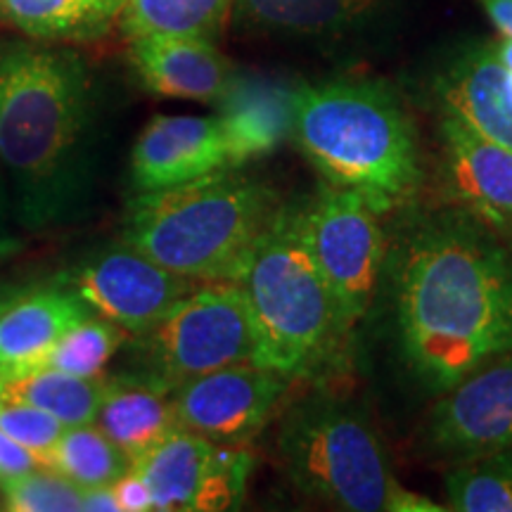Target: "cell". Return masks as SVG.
<instances>
[{"label": "cell", "mask_w": 512, "mask_h": 512, "mask_svg": "<svg viewBox=\"0 0 512 512\" xmlns=\"http://www.w3.org/2000/svg\"><path fill=\"white\" fill-rule=\"evenodd\" d=\"M392 278L403 358L427 392L512 354V247L484 221L451 211L418 223Z\"/></svg>", "instance_id": "1"}, {"label": "cell", "mask_w": 512, "mask_h": 512, "mask_svg": "<svg viewBox=\"0 0 512 512\" xmlns=\"http://www.w3.org/2000/svg\"><path fill=\"white\" fill-rule=\"evenodd\" d=\"M0 164L29 233L79 219L93 192V83L62 43L0 36Z\"/></svg>", "instance_id": "2"}, {"label": "cell", "mask_w": 512, "mask_h": 512, "mask_svg": "<svg viewBox=\"0 0 512 512\" xmlns=\"http://www.w3.org/2000/svg\"><path fill=\"white\" fill-rule=\"evenodd\" d=\"M292 140L325 183L358 192L380 216L413 200L422 183L413 124L382 81L299 86Z\"/></svg>", "instance_id": "3"}, {"label": "cell", "mask_w": 512, "mask_h": 512, "mask_svg": "<svg viewBox=\"0 0 512 512\" xmlns=\"http://www.w3.org/2000/svg\"><path fill=\"white\" fill-rule=\"evenodd\" d=\"M283 204L271 185L221 169L138 192L128 204L124 242L197 283H238Z\"/></svg>", "instance_id": "4"}, {"label": "cell", "mask_w": 512, "mask_h": 512, "mask_svg": "<svg viewBox=\"0 0 512 512\" xmlns=\"http://www.w3.org/2000/svg\"><path fill=\"white\" fill-rule=\"evenodd\" d=\"M254 335L252 363L299 382L342 347V325L304 235L302 204H283L238 278Z\"/></svg>", "instance_id": "5"}, {"label": "cell", "mask_w": 512, "mask_h": 512, "mask_svg": "<svg viewBox=\"0 0 512 512\" xmlns=\"http://www.w3.org/2000/svg\"><path fill=\"white\" fill-rule=\"evenodd\" d=\"M278 453L294 489L330 508L389 512L399 489L373 425L330 396L294 403L280 422Z\"/></svg>", "instance_id": "6"}, {"label": "cell", "mask_w": 512, "mask_h": 512, "mask_svg": "<svg viewBox=\"0 0 512 512\" xmlns=\"http://www.w3.org/2000/svg\"><path fill=\"white\" fill-rule=\"evenodd\" d=\"M140 377L176 392L181 384L254 356L245 292L235 280L202 283L136 344Z\"/></svg>", "instance_id": "7"}, {"label": "cell", "mask_w": 512, "mask_h": 512, "mask_svg": "<svg viewBox=\"0 0 512 512\" xmlns=\"http://www.w3.org/2000/svg\"><path fill=\"white\" fill-rule=\"evenodd\" d=\"M368 202L349 188L320 183L302 204L304 235L335 299L344 337L373 306L387 259V240Z\"/></svg>", "instance_id": "8"}, {"label": "cell", "mask_w": 512, "mask_h": 512, "mask_svg": "<svg viewBox=\"0 0 512 512\" xmlns=\"http://www.w3.org/2000/svg\"><path fill=\"white\" fill-rule=\"evenodd\" d=\"M131 467L143 475L155 510L219 512L242 503L254 458L245 446L178 427Z\"/></svg>", "instance_id": "9"}, {"label": "cell", "mask_w": 512, "mask_h": 512, "mask_svg": "<svg viewBox=\"0 0 512 512\" xmlns=\"http://www.w3.org/2000/svg\"><path fill=\"white\" fill-rule=\"evenodd\" d=\"M57 283L72 290L93 316L133 335L155 328L183 297L202 285L159 266L126 242L86 256L62 273Z\"/></svg>", "instance_id": "10"}, {"label": "cell", "mask_w": 512, "mask_h": 512, "mask_svg": "<svg viewBox=\"0 0 512 512\" xmlns=\"http://www.w3.org/2000/svg\"><path fill=\"white\" fill-rule=\"evenodd\" d=\"M290 384L292 380L252 361L219 368L176 389V422L181 430L221 444L247 446L278 411Z\"/></svg>", "instance_id": "11"}, {"label": "cell", "mask_w": 512, "mask_h": 512, "mask_svg": "<svg viewBox=\"0 0 512 512\" xmlns=\"http://www.w3.org/2000/svg\"><path fill=\"white\" fill-rule=\"evenodd\" d=\"M430 444L456 458L512 446V354L441 394L430 418Z\"/></svg>", "instance_id": "12"}, {"label": "cell", "mask_w": 512, "mask_h": 512, "mask_svg": "<svg viewBox=\"0 0 512 512\" xmlns=\"http://www.w3.org/2000/svg\"><path fill=\"white\" fill-rule=\"evenodd\" d=\"M221 169H230V164L216 117L157 114L147 121L131 150L136 192L174 188Z\"/></svg>", "instance_id": "13"}, {"label": "cell", "mask_w": 512, "mask_h": 512, "mask_svg": "<svg viewBox=\"0 0 512 512\" xmlns=\"http://www.w3.org/2000/svg\"><path fill=\"white\" fill-rule=\"evenodd\" d=\"M446 185L460 209L498 233H512V150L475 128L441 117Z\"/></svg>", "instance_id": "14"}, {"label": "cell", "mask_w": 512, "mask_h": 512, "mask_svg": "<svg viewBox=\"0 0 512 512\" xmlns=\"http://www.w3.org/2000/svg\"><path fill=\"white\" fill-rule=\"evenodd\" d=\"M297 91L283 79L235 72L216 102L230 169L268 157L292 138Z\"/></svg>", "instance_id": "15"}, {"label": "cell", "mask_w": 512, "mask_h": 512, "mask_svg": "<svg viewBox=\"0 0 512 512\" xmlns=\"http://www.w3.org/2000/svg\"><path fill=\"white\" fill-rule=\"evenodd\" d=\"M128 62L150 93L214 105L235 74L216 41L200 36L145 34L128 38Z\"/></svg>", "instance_id": "16"}, {"label": "cell", "mask_w": 512, "mask_h": 512, "mask_svg": "<svg viewBox=\"0 0 512 512\" xmlns=\"http://www.w3.org/2000/svg\"><path fill=\"white\" fill-rule=\"evenodd\" d=\"M88 316V306L60 283L29 287L0 313V382L46 368L57 342Z\"/></svg>", "instance_id": "17"}, {"label": "cell", "mask_w": 512, "mask_h": 512, "mask_svg": "<svg viewBox=\"0 0 512 512\" xmlns=\"http://www.w3.org/2000/svg\"><path fill=\"white\" fill-rule=\"evenodd\" d=\"M444 114L512 150V83L489 46H470L437 79Z\"/></svg>", "instance_id": "18"}, {"label": "cell", "mask_w": 512, "mask_h": 512, "mask_svg": "<svg viewBox=\"0 0 512 512\" xmlns=\"http://www.w3.org/2000/svg\"><path fill=\"white\" fill-rule=\"evenodd\" d=\"M95 425L117 444L131 463L178 430L174 394L145 377L107 380Z\"/></svg>", "instance_id": "19"}, {"label": "cell", "mask_w": 512, "mask_h": 512, "mask_svg": "<svg viewBox=\"0 0 512 512\" xmlns=\"http://www.w3.org/2000/svg\"><path fill=\"white\" fill-rule=\"evenodd\" d=\"M126 0H0V24L46 43H93L119 27Z\"/></svg>", "instance_id": "20"}, {"label": "cell", "mask_w": 512, "mask_h": 512, "mask_svg": "<svg viewBox=\"0 0 512 512\" xmlns=\"http://www.w3.org/2000/svg\"><path fill=\"white\" fill-rule=\"evenodd\" d=\"M380 0H233L242 27L271 36H330L363 19Z\"/></svg>", "instance_id": "21"}, {"label": "cell", "mask_w": 512, "mask_h": 512, "mask_svg": "<svg viewBox=\"0 0 512 512\" xmlns=\"http://www.w3.org/2000/svg\"><path fill=\"white\" fill-rule=\"evenodd\" d=\"M107 380L79 377L55 368H41L17 380L3 382L5 401L43 408L64 427L93 425L98 420Z\"/></svg>", "instance_id": "22"}, {"label": "cell", "mask_w": 512, "mask_h": 512, "mask_svg": "<svg viewBox=\"0 0 512 512\" xmlns=\"http://www.w3.org/2000/svg\"><path fill=\"white\" fill-rule=\"evenodd\" d=\"M233 0H126L119 17L121 34L200 36L216 41L226 29Z\"/></svg>", "instance_id": "23"}, {"label": "cell", "mask_w": 512, "mask_h": 512, "mask_svg": "<svg viewBox=\"0 0 512 512\" xmlns=\"http://www.w3.org/2000/svg\"><path fill=\"white\" fill-rule=\"evenodd\" d=\"M43 467L60 472L81 489H93V486H112L128 472L131 460L93 422V425L67 427L57 444L50 448Z\"/></svg>", "instance_id": "24"}, {"label": "cell", "mask_w": 512, "mask_h": 512, "mask_svg": "<svg viewBox=\"0 0 512 512\" xmlns=\"http://www.w3.org/2000/svg\"><path fill=\"white\" fill-rule=\"evenodd\" d=\"M444 486L448 510L512 512V446L458 458Z\"/></svg>", "instance_id": "25"}, {"label": "cell", "mask_w": 512, "mask_h": 512, "mask_svg": "<svg viewBox=\"0 0 512 512\" xmlns=\"http://www.w3.org/2000/svg\"><path fill=\"white\" fill-rule=\"evenodd\" d=\"M124 339V328L105 318L88 316L57 342L46 368L79 377H100L112 356L121 349Z\"/></svg>", "instance_id": "26"}, {"label": "cell", "mask_w": 512, "mask_h": 512, "mask_svg": "<svg viewBox=\"0 0 512 512\" xmlns=\"http://www.w3.org/2000/svg\"><path fill=\"white\" fill-rule=\"evenodd\" d=\"M0 494L3 510L10 512H81L83 501L81 486L48 467L0 479Z\"/></svg>", "instance_id": "27"}, {"label": "cell", "mask_w": 512, "mask_h": 512, "mask_svg": "<svg viewBox=\"0 0 512 512\" xmlns=\"http://www.w3.org/2000/svg\"><path fill=\"white\" fill-rule=\"evenodd\" d=\"M0 430L10 434L22 446H27L38 458V463L46 465L50 448L57 444V439L62 437L67 427L43 408L19 401H5L0 406Z\"/></svg>", "instance_id": "28"}, {"label": "cell", "mask_w": 512, "mask_h": 512, "mask_svg": "<svg viewBox=\"0 0 512 512\" xmlns=\"http://www.w3.org/2000/svg\"><path fill=\"white\" fill-rule=\"evenodd\" d=\"M114 496H117V503L121 512H147L155 510V503H152V494L147 489L143 475L133 467H128L117 482L112 484Z\"/></svg>", "instance_id": "29"}, {"label": "cell", "mask_w": 512, "mask_h": 512, "mask_svg": "<svg viewBox=\"0 0 512 512\" xmlns=\"http://www.w3.org/2000/svg\"><path fill=\"white\" fill-rule=\"evenodd\" d=\"M38 467L43 465L38 463V458L27 446H22L10 434L0 430V479L27 475V472L38 470Z\"/></svg>", "instance_id": "30"}, {"label": "cell", "mask_w": 512, "mask_h": 512, "mask_svg": "<svg viewBox=\"0 0 512 512\" xmlns=\"http://www.w3.org/2000/svg\"><path fill=\"white\" fill-rule=\"evenodd\" d=\"M12 226H17L15 209H12L8 178H5L3 164H0V249L12 245Z\"/></svg>", "instance_id": "31"}, {"label": "cell", "mask_w": 512, "mask_h": 512, "mask_svg": "<svg viewBox=\"0 0 512 512\" xmlns=\"http://www.w3.org/2000/svg\"><path fill=\"white\" fill-rule=\"evenodd\" d=\"M81 512H121L112 486H93V489H83Z\"/></svg>", "instance_id": "32"}, {"label": "cell", "mask_w": 512, "mask_h": 512, "mask_svg": "<svg viewBox=\"0 0 512 512\" xmlns=\"http://www.w3.org/2000/svg\"><path fill=\"white\" fill-rule=\"evenodd\" d=\"M479 5L498 29V34L512 38V0H479Z\"/></svg>", "instance_id": "33"}, {"label": "cell", "mask_w": 512, "mask_h": 512, "mask_svg": "<svg viewBox=\"0 0 512 512\" xmlns=\"http://www.w3.org/2000/svg\"><path fill=\"white\" fill-rule=\"evenodd\" d=\"M491 50H494L498 62L503 64V69L508 72V79L512 83V38L501 36L496 43H491Z\"/></svg>", "instance_id": "34"}, {"label": "cell", "mask_w": 512, "mask_h": 512, "mask_svg": "<svg viewBox=\"0 0 512 512\" xmlns=\"http://www.w3.org/2000/svg\"><path fill=\"white\" fill-rule=\"evenodd\" d=\"M29 290V285L19 283H0V313H3L8 306L15 302L17 297H22L24 292Z\"/></svg>", "instance_id": "35"}, {"label": "cell", "mask_w": 512, "mask_h": 512, "mask_svg": "<svg viewBox=\"0 0 512 512\" xmlns=\"http://www.w3.org/2000/svg\"><path fill=\"white\" fill-rule=\"evenodd\" d=\"M5 403V396H3V382H0V406Z\"/></svg>", "instance_id": "36"}]
</instances>
